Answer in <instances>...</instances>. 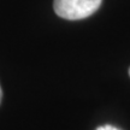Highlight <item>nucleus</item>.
Returning <instances> with one entry per match:
<instances>
[{"label":"nucleus","instance_id":"obj_3","mask_svg":"<svg viewBox=\"0 0 130 130\" xmlns=\"http://www.w3.org/2000/svg\"><path fill=\"white\" fill-rule=\"evenodd\" d=\"M1 99H3V90H1V87H0V102H1Z\"/></svg>","mask_w":130,"mask_h":130},{"label":"nucleus","instance_id":"obj_4","mask_svg":"<svg viewBox=\"0 0 130 130\" xmlns=\"http://www.w3.org/2000/svg\"><path fill=\"white\" fill-rule=\"evenodd\" d=\"M129 75H130V69H129Z\"/></svg>","mask_w":130,"mask_h":130},{"label":"nucleus","instance_id":"obj_1","mask_svg":"<svg viewBox=\"0 0 130 130\" xmlns=\"http://www.w3.org/2000/svg\"><path fill=\"white\" fill-rule=\"evenodd\" d=\"M101 3L102 0H54L53 7L61 18L77 21L95 13Z\"/></svg>","mask_w":130,"mask_h":130},{"label":"nucleus","instance_id":"obj_2","mask_svg":"<svg viewBox=\"0 0 130 130\" xmlns=\"http://www.w3.org/2000/svg\"><path fill=\"white\" fill-rule=\"evenodd\" d=\"M96 130H119V129H117V128H115L112 125H102V126H99Z\"/></svg>","mask_w":130,"mask_h":130}]
</instances>
